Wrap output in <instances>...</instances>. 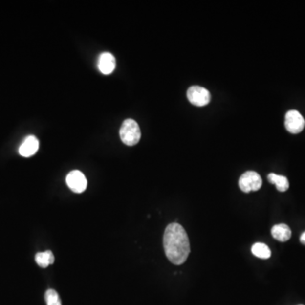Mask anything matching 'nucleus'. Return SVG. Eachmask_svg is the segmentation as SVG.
Returning <instances> with one entry per match:
<instances>
[{
	"label": "nucleus",
	"mask_w": 305,
	"mask_h": 305,
	"mask_svg": "<svg viewBox=\"0 0 305 305\" xmlns=\"http://www.w3.org/2000/svg\"><path fill=\"white\" fill-rule=\"evenodd\" d=\"M164 248L166 257L172 264L180 265L190 254V242L185 229L178 223L167 226L164 234Z\"/></svg>",
	"instance_id": "1"
},
{
	"label": "nucleus",
	"mask_w": 305,
	"mask_h": 305,
	"mask_svg": "<svg viewBox=\"0 0 305 305\" xmlns=\"http://www.w3.org/2000/svg\"><path fill=\"white\" fill-rule=\"evenodd\" d=\"M120 137L123 143L127 146H134L141 138V130L136 121L127 119L121 125Z\"/></svg>",
	"instance_id": "2"
},
{
	"label": "nucleus",
	"mask_w": 305,
	"mask_h": 305,
	"mask_svg": "<svg viewBox=\"0 0 305 305\" xmlns=\"http://www.w3.org/2000/svg\"><path fill=\"white\" fill-rule=\"evenodd\" d=\"M261 186L262 178L257 172H245L239 179V188L246 194L261 189Z\"/></svg>",
	"instance_id": "3"
},
{
	"label": "nucleus",
	"mask_w": 305,
	"mask_h": 305,
	"mask_svg": "<svg viewBox=\"0 0 305 305\" xmlns=\"http://www.w3.org/2000/svg\"><path fill=\"white\" fill-rule=\"evenodd\" d=\"M188 100L195 106H205L211 99L210 92L200 86H192L188 88L187 92Z\"/></svg>",
	"instance_id": "4"
},
{
	"label": "nucleus",
	"mask_w": 305,
	"mask_h": 305,
	"mask_svg": "<svg viewBox=\"0 0 305 305\" xmlns=\"http://www.w3.org/2000/svg\"><path fill=\"white\" fill-rule=\"evenodd\" d=\"M285 127L291 133H299L305 128V118L297 110H289L285 116Z\"/></svg>",
	"instance_id": "5"
},
{
	"label": "nucleus",
	"mask_w": 305,
	"mask_h": 305,
	"mask_svg": "<svg viewBox=\"0 0 305 305\" xmlns=\"http://www.w3.org/2000/svg\"><path fill=\"white\" fill-rule=\"evenodd\" d=\"M66 183L70 190L76 194L83 193L87 186V178L79 171L70 172L66 176Z\"/></svg>",
	"instance_id": "6"
},
{
	"label": "nucleus",
	"mask_w": 305,
	"mask_h": 305,
	"mask_svg": "<svg viewBox=\"0 0 305 305\" xmlns=\"http://www.w3.org/2000/svg\"><path fill=\"white\" fill-rule=\"evenodd\" d=\"M116 66V61L113 54L105 52L99 56L98 67L102 73L105 75L111 74Z\"/></svg>",
	"instance_id": "7"
},
{
	"label": "nucleus",
	"mask_w": 305,
	"mask_h": 305,
	"mask_svg": "<svg viewBox=\"0 0 305 305\" xmlns=\"http://www.w3.org/2000/svg\"><path fill=\"white\" fill-rule=\"evenodd\" d=\"M39 149V142L35 136H28L25 137L22 144L20 146L19 153L23 157H31L38 152Z\"/></svg>",
	"instance_id": "8"
},
{
	"label": "nucleus",
	"mask_w": 305,
	"mask_h": 305,
	"mask_svg": "<svg viewBox=\"0 0 305 305\" xmlns=\"http://www.w3.org/2000/svg\"><path fill=\"white\" fill-rule=\"evenodd\" d=\"M271 235L277 241H286L291 239L292 232H291L289 226L286 224H279V225H276L272 227Z\"/></svg>",
	"instance_id": "9"
},
{
	"label": "nucleus",
	"mask_w": 305,
	"mask_h": 305,
	"mask_svg": "<svg viewBox=\"0 0 305 305\" xmlns=\"http://www.w3.org/2000/svg\"><path fill=\"white\" fill-rule=\"evenodd\" d=\"M268 180L270 183L277 186V190L280 192H286L288 188H289V182L286 176L284 175H280L275 174V173H270L268 175Z\"/></svg>",
	"instance_id": "10"
},
{
	"label": "nucleus",
	"mask_w": 305,
	"mask_h": 305,
	"mask_svg": "<svg viewBox=\"0 0 305 305\" xmlns=\"http://www.w3.org/2000/svg\"><path fill=\"white\" fill-rule=\"evenodd\" d=\"M35 261L39 266L42 268H46L48 265L54 264V254L50 250L38 253L36 254Z\"/></svg>",
	"instance_id": "11"
},
{
	"label": "nucleus",
	"mask_w": 305,
	"mask_h": 305,
	"mask_svg": "<svg viewBox=\"0 0 305 305\" xmlns=\"http://www.w3.org/2000/svg\"><path fill=\"white\" fill-rule=\"evenodd\" d=\"M252 253L254 256L260 259H269L271 255V252L269 247L262 242H256L252 247Z\"/></svg>",
	"instance_id": "12"
},
{
	"label": "nucleus",
	"mask_w": 305,
	"mask_h": 305,
	"mask_svg": "<svg viewBox=\"0 0 305 305\" xmlns=\"http://www.w3.org/2000/svg\"><path fill=\"white\" fill-rule=\"evenodd\" d=\"M45 301L47 305H62L60 296L54 289H48L45 292Z\"/></svg>",
	"instance_id": "13"
},
{
	"label": "nucleus",
	"mask_w": 305,
	"mask_h": 305,
	"mask_svg": "<svg viewBox=\"0 0 305 305\" xmlns=\"http://www.w3.org/2000/svg\"><path fill=\"white\" fill-rule=\"evenodd\" d=\"M300 241L302 242L303 244L305 245V232H303L302 235L300 237Z\"/></svg>",
	"instance_id": "14"
},
{
	"label": "nucleus",
	"mask_w": 305,
	"mask_h": 305,
	"mask_svg": "<svg viewBox=\"0 0 305 305\" xmlns=\"http://www.w3.org/2000/svg\"></svg>",
	"instance_id": "15"
}]
</instances>
